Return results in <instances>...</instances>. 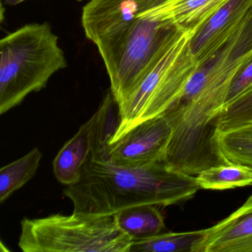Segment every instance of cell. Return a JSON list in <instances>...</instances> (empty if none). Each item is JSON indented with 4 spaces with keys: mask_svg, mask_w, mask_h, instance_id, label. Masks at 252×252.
<instances>
[{
    "mask_svg": "<svg viewBox=\"0 0 252 252\" xmlns=\"http://www.w3.org/2000/svg\"><path fill=\"white\" fill-rule=\"evenodd\" d=\"M252 7V0H229L191 36L190 49L197 62L211 54L235 29Z\"/></svg>",
    "mask_w": 252,
    "mask_h": 252,
    "instance_id": "10",
    "label": "cell"
},
{
    "mask_svg": "<svg viewBox=\"0 0 252 252\" xmlns=\"http://www.w3.org/2000/svg\"><path fill=\"white\" fill-rule=\"evenodd\" d=\"M200 189L225 190L252 185V167L242 163L212 166L195 177Z\"/></svg>",
    "mask_w": 252,
    "mask_h": 252,
    "instance_id": "15",
    "label": "cell"
},
{
    "mask_svg": "<svg viewBox=\"0 0 252 252\" xmlns=\"http://www.w3.org/2000/svg\"><path fill=\"white\" fill-rule=\"evenodd\" d=\"M199 189L195 177L164 161L126 167L91 155L80 180L67 186L63 194L71 200L76 213L113 215L138 205L181 204Z\"/></svg>",
    "mask_w": 252,
    "mask_h": 252,
    "instance_id": "1",
    "label": "cell"
},
{
    "mask_svg": "<svg viewBox=\"0 0 252 252\" xmlns=\"http://www.w3.org/2000/svg\"><path fill=\"white\" fill-rule=\"evenodd\" d=\"M194 34L191 31L178 29L162 48L132 95L118 107L119 126L108 144L173 105L197 65L190 49Z\"/></svg>",
    "mask_w": 252,
    "mask_h": 252,
    "instance_id": "3",
    "label": "cell"
},
{
    "mask_svg": "<svg viewBox=\"0 0 252 252\" xmlns=\"http://www.w3.org/2000/svg\"><path fill=\"white\" fill-rule=\"evenodd\" d=\"M65 54L48 22L26 25L0 41V114L39 92L66 68Z\"/></svg>",
    "mask_w": 252,
    "mask_h": 252,
    "instance_id": "2",
    "label": "cell"
},
{
    "mask_svg": "<svg viewBox=\"0 0 252 252\" xmlns=\"http://www.w3.org/2000/svg\"><path fill=\"white\" fill-rule=\"evenodd\" d=\"M42 158V152L35 147L26 156L1 168L0 203L6 201L32 179L37 172Z\"/></svg>",
    "mask_w": 252,
    "mask_h": 252,
    "instance_id": "14",
    "label": "cell"
},
{
    "mask_svg": "<svg viewBox=\"0 0 252 252\" xmlns=\"http://www.w3.org/2000/svg\"><path fill=\"white\" fill-rule=\"evenodd\" d=\"M156 205L131 206L114 214L118 226L132 241L144 240L166 231L164 217Z\"/></svg>",
    "mask_w": 252,
    "mask_h": 252,
    "instance_id": "11",
    "label": "cell"
},
{
    "mask_svg": "<svg viewBox=\"0 0 252 252\" xmlns=\"http://www.w3.org/2000/svg\"><path fill=\"white\" fill-rule=\"evenodd\" d=\"M218 142L228 161L252 167V123L218 131Z\"/></svg>",
    "mask_w": 252,
    "mask_h": 252,
    "instance_id": "16",
    "label": "cell"
},
{
    "mask_svg": "<svg viewBox=\"0 0 252 252\" xmlns=\"http://www.w3.org/2000/svg\"><path fill=\"white\" fill-rule=\"evenodd\" d=\"M172 128L165 113L144 121L107 145L105 156L112 163L138 167L164 161Z\"/></svg>",
    "mask_w": 252,
    "mask_h": 252,
    "instance_id": "7",
    "label": "cell"
},
{
    "mask_svg": "<svg viewBox=\"0 0 252 252\" xmlns=\"http://www.w3.org/2000/svg\"><path fill=\"white\" fill-rule=\"evenodd\" d=\"M229 0H166L168 17L178 29L194 34Z\"/></svg>",
    "mask_w": 252,
    "mask_h": 252,
    "instance_id": "12",
    "label": "cell"
},
{
    "mask_svg": "<svg viewBox=\"0 0 252 252\" xmlns=\"http://www.w3.org/2000/svg\"><path fill=\"white\" fill-rule=\"evenodd\" d=\"M252 88V57L240 68L233 78L227 95L225 107Z\"/></svg>",
    "mask_w": 252,
    "mask_h": 252,
    "instance_id": "18",
    "label": "cell"
},
{
    "mask_svg": "<svg viewBox=\"0 0 252 252\" xmlns=\"http://www.w3.org/2000/svg\"><path fill=\"white\" fill-rule=\"evenodd\" d=\"M164 2L140 14L118 39L98 51L118 107L132 95L149 66L178 29L168 17Z\"/></svg>",
    "mask_w": 252,
    "mask_h": 252,
    "instance_id": "5",
    "label": "cell"
},
{
    "mask_svg": "<svg viewBox=\"0 0 252 252\" xmlns=\"http://www.w3.org/2000/svg\"><path fill=\"white\" fill-rule=\"evenodd\" d=\"M250 123H252V88L224 107L218 119V130H228Z\"/></svg>",
    "mask_w": 252,
    "mask_h": 252,
    "instance_id": "17",
    "label": "cell"
},
{
    "mask_svg": "<svg viewBox=\"0 0 252 252\" xmlns=\"http://www.w3.org/2000/svg\"><path fill=\"white\" fill-rule=\"evenodd\" d=\"M195 252H252V195L210 228Z\"/></svg>",
    "mask_w": 252,
    "mask_h": 252,
    "instance_id": "9",
    "label": "cell"
},
{
    "mask_svg": "<svg viewBox=\"0 0 252 252\" xmlns=\"http://www.w3.org/2000/svg\"><path fill=\"white\" fill-rule=\"evenodd\" d=\"M132 242L114 215L73 212L24 218L18 245L24 252H129Z\"/></svg>",
    "mask_w": 252,
    "mask_h": 252,
    "instance_id": "4",
    "label": "cell"
},
{
    "mask_svg": "<svg viewBox=\"0 0 252 252\" xmlns=\"http://www.w3.org/2000/svg\"><path fill=\"white\" fill-rule=\"evenodd\" d=\"M78 2H82L84 0H77Z\"/></svg>",
    "mask_w": 252,
    "mask_h": 252,
    "instance_id": "20",
    "label": "cell"
},
{
    "mask_svg": "<svg viewBox=\"0 0 252 252\" xmlns=\"http://www.w3.org/2000/svg\"><path fill=\"white\" fill-rule=\"evenodd\" d=\"M117 107L110 90L97 111L60 150L53 161V169L60 184L67 187L77 183L92 153H105L119 126V117H116L115 112Z\"/></svg>",
    "mask_w": 252,
    "mask_h": 252,
    "instance_id": "6",
    "label": "cell"
},
{
    "mask_svg": "<svg viewBox=\"0 0 252 252\" xmlns=\"http://www.w3.org/2000/svg\"><path fill=\"white\" fill-rule=\"evenodd\" d=\"M206 229L187 232H163L132 242L129 252H195L206 236Z\"/></svg>",
    "mask_w": 252,
    "mask_h": 252,
    "instance_id": "13",
    "label": "cell"
},
{
    "mask_svg": "<svg viewBox=\"0 0 252 252\" xmlns=\"http://www.w3.org/2000/svg\"><path fill=\"white\" fill-rule=\"evenodd\" d=\"M26 1H27V0H1V2L3 5L14 6V5L22 3V2H26Z\"/></svg>",
    "mask_w": 252,
    "mask_h": 252,
    "instance_id": "19",
    "label": "cell"
},
{
    "mask_svg": "<svg viewBox=\"0 0 252 252\" xmlns=\"http://www.w3.org/2000/svg\"><path fill=\"white\" fill-rule=\"evenodd\" d=\"M165 0H91L82 10L87 39L104 49L121 36L141 13Z\"/></svg>",
    "mask_w": 252,
    "mask_h": 252,
    "instance_id": "8",
    "label": "cell"
}]
</instances>
